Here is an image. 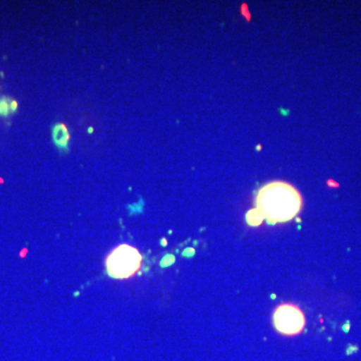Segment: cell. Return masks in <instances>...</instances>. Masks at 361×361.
Here are the masks:
<instances>
[{
  "instance_id": "cell-2",
  "label": "cell",
  "mask_w": 361,
  "mask_h": 361,
  "mask_svg": "<svg viewBox=\"0 0 361 361\" xmlns=\"http://www.w3.org/2000/svg\"><path fill=\"white\" fill-rule=\"evenodd\" d=\"M142 254L135 247L123 244L116 247L106 259V272L115 279H129L141 269Z\"/></svg>"
},
{
  "instance_id": "cell-1",
  "label": "cell",
  "mask_w": 361,
  "mask_h": 361,
  "mask_svg": "<svg viewBox=\"0 0 361 361\" xmlns=\"http://www.w3.org/2000/svg\"><path fill=\"white\" fill-rule=\"evenodd\" d=\"M302 198L295 188L285 182H271L256 197V213L269 224L288 222L300 212Z\"/></svg>"
},
{
  "instance_id": "cell-3",
  "label": "cell",
  "mask_w": 361,
  "mask_h": 361,
  "mask_svg": "<svg viewBox=\"0 0 361 361\" xmlns=\"http://www.w3.org/2000/svg\"><path fill=\"white\" fill-rule=\"evenodd\" d=\"M273 324L277 331L284 336H297L301 334L305 327V315L303 311L294 304H281L274 311Z\"/></svg>"
}]
</instances>
